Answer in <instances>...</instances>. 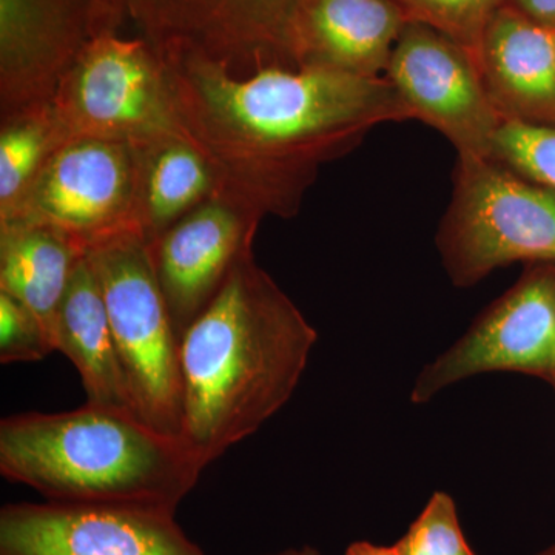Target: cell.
Here are the masks:
<instances>
[{
  "label": "cell",
  "instance_id": "cell-14",
  "mask_svg": "<svg viewBox=\"0 0 555 555\" xmlns=\"http://www.w3.org/2000/svg\"><path fill=\"white\" fill-rule=\"evenodd\" d=\"M477 62L503 122L555 127V28L503 5L486 25Z\"/></svg>",
  "mask_w": 555,
  "mask_h": 555
},
{
  "label": "cell",
  "instance_id": "cell-16",
  "mask_svg": "<svg viewBox=\"0 0 555 555\" xmlns=\"http://www.w3.org/2000/svg\"><path fill=\"white\" fill-rule=\"evenodd\" d=\"M54 346L78 369L87 403L141 418L109 326L100 278L89 254L69 281L57 313Z\"/></svg>",
  "mask_w": 555,
  "mask_h": 555
},
{
  "label": "cell",
  "instance_id": "cell-19",
  "mask_svg": "<svg viewBox=\"0 0 555 555\" xmlns=\"http://www.w3.org/2000/svg\"><path fill=\"white\" fill-rule=\"evenodd\" d=\"M72 139L51 102L0 118V219L9 217L54 153Z\"/></svg>",
  "mask_w": 555,
  "mask_h": 555
},
{
  "label": "cell",
  "instance_id": "cell-11",
  "mask_svg": "<svg viewBox=\"0 0 555 555\" xmlns=\"http://www.w3.org/2000/svg\"><path fill=\"white\" fill-rule=\"evenodd\" d=\"M122 22L113 0H0V118L50 104L80 51Z\"/></svg>",
  "mask_w": 555,
  "mask_h": 555
},
{
  "label": "cell",
  "instance_id": "cell-18",
  "mask_svg": "<svg viewBox=\"0 0 555 555\" xmlns=\"http://www.w3.org/2000/svg\"><path fill=\"white\" fill-rule=\"evenodd\" d=\"M138 150V221L147 243L232 189L215 160L190 137L167 138Z\"/></svg>",
  "mask_w": 555,
  "mask_h": 555
},
{
  "label": "cell",
  "instance_id": "cell-26",
  "mask_svg": "<svg viewBox=\"0 0 555 555\" xmlns=\"http://www.w3.org/2000/svg\"><path fill=\"white\" fill-rule=\"evenodd\" d=\"M269 555H320L315 547L312 546H302V547H294V550L281 551V553L269 554Z\"/></svg>",
  "mask_w": 555,
  "mask_h": 555
},
{
  "label": "cell",
  "instance_id": "cell-5",
  "mask_svg": "<svg viewBox=\"0 0 555 555\" xmlns=\"http://www.w3.org/2000/svg\"><path fill=\"white\" fill-rule=\"evenodd\" d=\"M109 326L141 418L181 438V339L150 259L147 241L126 233L90 248Z\"/></svg>",
  "mask_w": 555,
  "mask_h": 555
},
{
  "label": "cell",
  "instance_id": "cell-6",
  "mask_svg": "<svg viewBox=\"0 0 555 555\" xmlns=\"http://www.w3.org/2000/svg\"><path fill=\"white\" fill-rule=\"evenodd\" d=\"M69 137L145 147L189 137L163 56L142 38L107 33L91 40L62 76L51 100Z\"/></svg>",
  "mask_w": 555,
  "mask_h": 555
},
{
  "label": "cell",
  "instance_id": "cell-8",
  "mask_svg": "<svg viewBox=\"0 0 555 555\" xmlns=\"http://www.w3.org/2000/svg\"><path fill=\"white\" fill-rule=\"evenodd\" d=\"M138 198V147L107 139L75 138L54 153L0 224L50 225L90 250L116 236L141 233Z\"/></svg>",
  "mask_w": 555,
  "mask_h": 555
},
{
  "label": "cell",
  "instance_id": "cell-22",
  "mask_svg": "<svg viewBox=\"0 0 555 555\" xmlns=\"http://www.w3.org/2000/svg\"><path fill=\"white\" fill-rule=\"evenodd\" d=\"M393 546L398 555H477L463 534L454 499L441 491Z\"/></svg>",
  "mask_w": 555,
  "mask_h": 555
},
{
  "label": "cell",
  "instance_id": "cell-21",
  "mask_svg": "<svg viewBox=\"0 0 555 555\" xmlns=\"http://www.w3.org/2000/svg\"><path fill=\"white\" fill-rule=\"evenodd\" d=\"M409 20L423 22L465 46L477 57L488 22L507 0H396Z\"/></svg>",
  "mask_w": 555,
  "mask_h": 555
},
{
  "label": "cell",
  "instance_id": "cell-1",
  "mask_svg": "<svg viewBox=\"0 0 555 555\" xmlns=\"http://www.w3.org/2000/svg\"><path fill=\"white\" fill-rule=\"evenodd\" d=\"M163 60L189 137L268 217H295L321 166L356 150L369 131L414 119L385 76L315 67L236 75L196 57Z\"/></svg>",
  "mask_w": 555,
  "mask_h": 555
},
{
  "label": "cell",
  "instance_id": "cell-20",
  "mask_svg": "<svg viewBox=\"0 0 555 555\" xmlns=\"http://www.w3.org/2000/svg\"><path fill=\"white\" fill-rule=\"evenodd\" d=\"M491 159L555 190V127L506 120L496 131Z\"/></svg>",
  "mask_w": 555,
  "mask_h": 555
},
{
  "label": "cell",
  "instance_id": "cell-7",
  "mask_svg": "<svg viewBox=\"0 0 555 555\" xmlns=\"http://www.w3.org/2000/svg\"><path fill=\"white\" fill-rule=\"evenodd\" d=\"M113 2L163 56L196 57L236 75L298 68L295 22L302 0Z\"/></svg>",
  "mask_w": 555,
  "mask_h": 555
},
{
  "label": "cell",
  "instance_id": "cell-17",
  "mask_svg": "<svg viewBox=\"0 0 555 555\" xmlns=\"http://www.w3.org/2000/svg\"><path fill=\"white\" fill-rule=\"evenodd\" d=\"M87 254L79 241L50 225L20 221L0 224V292L27 306L53 345L69 281Z\"/></svg>",
  "mask_w": 555,
  "mask_h": 555
},
{
  "label": "cell",
  "instance_id": "cell-3",
  "mask_svg": "<svg viewBox=\"0 0 555 555\" xmlns=\"http://www.w3.org/2000/svg\"><path fill=\"white\" fill-rule=\"evenodd\" d=\"M206 467L181 438L96 404L0 422V474L61 505L177 513Z\"/></svg>",
  "mask_w": 555,
  "mask_h": 555
},
{
  "label": "cell",
  "instance_id": "cell-23",
  "mask_svg": "<svg viewBox=\"0 0 555 555\" xmlns=\"http://www.w3.org/2000/svg\"><path fill=\"white\" fill-rule=\"evenodd\" d=\"M54 350L39 318L16 298L0 292V363H35Z\"/></svg>",
  "mask_w": 555,
  "mask_h": 555
},
{
  "label": "cell",
  "instance_id": "cell-9",
  "mask_svg": "<svg viewBox=\"0 0 555 555\" xmlns=\"http://www.w3.org/2000/svg\"><path fill=\"white\" fill-rule=\"evenodd\" d=\"M491 372L531 375L555 390V264H529L459 341L420 372L411 401L429 403L447 387Z\"/></svg>",
  "mask_w": 555,
  "mask_h": 555
},
{
  "label": "cell",
  "instance_id": "cell-24",
  "mask_svg": "<svg viewBox=\"0 0 555 555\" xmlns=\"http://www.w3.org/2000/svg\"><path fill=\"white\" fill-rule=\"evenodd\" d=\"M506 5L537 24L555 28V0H507Z\"/></svg>",
  "mask_w": 555,
  "mask_h": 555
},
{
  "label": "cell",
  "instance_id": "cell-12",
  "mask_svg": "<svg viewBox=\"0 0 555 555\" xmlns=\"http://www.w3.org/2000/svg\"><path fill=\"white\" fill-rule=\"evenodd\" d=\"M264 210L229 189L147 243L179 339L211 305L236 264L254 251Z\"/></svg>",
  "mask_w": 555,
  "mask_h": 555
},
{
  "label": "cell",
  "instance_id": "cell-4",
  "mask_svg": "<svg viewBox=\"0 0 555 555\" xmlns=\"http://www.w3.org/2000/svg\"><path fill=\"white\" fill-rule=\"evenodd\" d=\"M437 247L456 287L514 262L555 264V190L494 159L459 156Z\"/></svg>",
  "mask_w": 555,
  "mask_h": 555
},
{
  "label": "cell",
  "instance_id": "cell-25",
  "mask_svg": "<svg viewBox=\"0 0 555 555\" xmlns=\"http://www.w3.org/2000/svg\"><path fill=\"white\" fill-rule=\"evenodd\" d=\"M345 555H398L396 546L374 545L371 542H356L346 550Z\"/></svg>",
  "mask_w": 555,
  "mask_h": 555
},
{
  "label": "cell",
  "instance_id": "cell-15",
  "mask_svg": "<svg viewBox=\"0 0 555 555\" xmlns=\"http://www.w3.org/2000/svg\"><path fill=\"white\" fill-rule=\"evenodd\" d=\"M409 21L396 0H302L295 22L298 68L382 78Z\"/></svg>",
  "mask_w": 555,
  "mask_h": 555
},
{
  "label": "cell",
  "instance_id": "cell-13",
  "mask_svg": "<svg viewBox=\"0 0 555 555\" xmlns=\"http://www.w3.org/2000/svg\"><path fill=\"white\" fill-rule=\"evenodd\" d=\"M177 513L139 507L9 503L0 555H207Z\"/></svg>",
  "mask_w": 555,
  "mask_h": 555
},
{
  "label": "cell",
  "instance_id": "cell-2",
  "mask_svg": "<svg viewBox=\"0 0 555 555\" xmlns=\"http://www.w3.org/2000/svg\"><path fill=\"white\" fill-rule=\"evenodd\" d=\"M315 327L246 255L181 338V440L208 466L291 400Z\"/></svg>",
  "mask_w": 555,
  "mask_h": 555
},
{
  "label": "cell",
  "instance_id": "cell-10",
  "mask_svg": "<svg viewBox=\"0 0 555 555\" xmlns=\"http://www.w3.org/2000/svg\"><path fill=\"white\" fill-rule=\"evenodd\" d=\"M385 78L396 87L412 118L440 131L456 155L491 159L503 119L489 98L473 51L430 25L409 21Z\"/></svg>",
  "mask_w": 555,
  "mask_h": 555
},
{
  "label": "cell",
  "instance_id": "cell-27",
  "mask_svg": "<svg viewBox=\"0 0 555 555\" xmlns=\"http://www.w3.org/2000/svg\"><path fill=\"white\" fill-rule=\"evenodd\" d=\"M537 555H555V542L553 543V545L545 547V550H543L542 553H539Z\"/></svg>",
  "mask_w": 555,
  "mask_h": 555
}]
</instances>
